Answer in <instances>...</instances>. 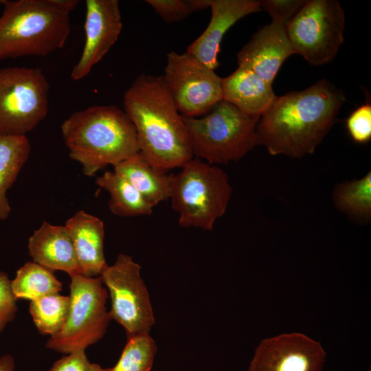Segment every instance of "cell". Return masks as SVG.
I'll return each instance as SVG.
<instances>
[{"label":"cell","instance_id":"cell-1","mask_svg":"<svg viewBox=\"0 0 371 371\" xmlns=\"http://www.w3.org/2000/svg\"><path fill=\"white\" fill-rule=\"evenodd\" d=\"M346 100L343 91L326 79L276 96L257 124L256 146L271 155L301 158L313 153Z\"/></svg>","mask_w":371,"mask_h":371},{"label":"cell","instance_id":"cell-2","mask_svg":"<svg viewBox=\"0 0 371 371\" xmlns=\"http://www.w3.org/2000/svg\"><path fill=\"white\" fill-rule=\"evenodd\" d=\"M123 106L135 128L139 153L150 163L168 170L194 157L186 126L162 76H138L124 94Z\"/></svg>","mask_w":371,"mask_h":371},{"label":"cell","instance_id":"cell-3","mask_svg":"<svg viewBox=\"0 0 371 371\" xmlns=\"http://www.w3.org/2000/svg\"><path fill=\"white\" fill-rule=\"evenodd\" d=\"M61 133L69 157L89 177L139 152L132 122L114 105L91 106L74 112L62 123Z\"/></svg>","mask_w":371,"mask_h":371},{"label":"cell","instance_id":"cell-4","mask_svg":"<svg viewBox=\"0 0 371 371\" xmlns=\"http://www.w3.org/2000/svg\"><path fill=\"white\" fill-rule=\"evenodd\" d=\"M78 0L3 1L0 59L45 56L62 48L71 30Z\"/></svg>","mask_w":371,"mask_h":371},{"label":"cell","instance_id":"cell-5","mask_svg":"<svg viewBox=\"0 0 371 371\" xmlns=\"http://www.w3.org/2000/svg\"><path fill=\"white\" fill-rule=\"evenodd\" d=\"M182 117L193 156L211 165L237 161L256 146L259 118L247 116L224 100L202 116Z\"/></svg>","mask_w":371,"mask_h":371},{"label":"cell","instance_id":"cell-6","mask_svg":"<svg viewBox=\"0 0 371 371\" xmlns=\"http://www.w3.org/2000/svg\"><path fill=\"white\" fill-rule=\"evenodd\" d=\"M232 192L223 170L193 157L173 177L170 199L179 225L212 230L225 213Z\"/></svg>","mask_w":371,"mask_h":371},{"label":"cell","instance_id":"cell-7","mask_svg":"<svg viewBox=\"0 0 371 371\" xmlns=\"http://www.w3.org/2000/svg\"><path fill=\"white\" fill-rule=\"evenodd\" d=\"M70 305L67 320L46 347L69 354L85 350L105 335L111 317L106 304L108 292L100 276H71Z\"/></svg>","mask_w":371,"mask_h":371},{"label":"cell","instance_id":"cell-8","mask_svg":"<svg viewBox=\"0 0 371 371\" xmlns=\"http://www.w3.org/2000/svg\"><path fill=\"white\" fill-rule=\"evenodd\" d=\"M49 82L38 68L0 69V135L25 136L47 115Z\"/></svg>","mask_w":371,"mask_h":371},{"label":"cell","instance_id":"cell-9","mask_svg":"<svg viewBox=\"0 0 371 371\" xmlns=\"http://www.w3.org/2000/svg\"><path fill=\"white\" fill-rule=\"evenodd\" d=\"M345 14L337 0H308L286 25L295 54L315 66L330 63L344 41Z\"/></svg>","mask_w":371,"mask_h":371},{"label":"cell","instance_id":"cell-10","mask_svg":"<svg viewBox=\"0 0 371 371\" xmlns=\"http://www.w3.org/2000/svg\"><path fill=\"white\" fill-rule=\"evenodd\" d=\"M100 277L109 292L111 319L124 327L127 337L149 334L155 319L140 265L131 256L120 254Z\"/></svg>","mask_w":371,"mask_h":371},{"label":"cell","instance_id":"cell-11","mask_svg":"<svg viewBox=\"0 0 371 371\" xmlns=\"http://www.w3.org/2000/svg\"><path fill=\"white\" fill-rule=\"evenodd\" d=\"M162 78L181 115L202 116L223 100L222 78L186 52L167 54Z\"/></svg>","mask_w":371,"mask_h":371},{"label":"cell","instance_id":"cell-12","mask_svg":"<svg viewBox=\"0 0 371 371\" xmlns=\"http://www.w3.org/2000/svg\"><path fill=\"white\" fill-rule=\"evenodd\" d=\"M326 353L319 341L300 333L262 340L247 371H324Z\"/></svg>","mask_w":371,"mask_h":371},{"label":"cell","instance_id":"cell-13","mask_svg":"<svg viewBox=\"0 0 371 371\" xmlns=\"http://www.w3.org/2000/svg\"><path fill=\"white\" fill-rule=\"evenodd\" d=\"M85 41L71 73L74 80L87 76L117 41L122 28L117 0H87Z\"/></svg>","mask_w":371,"mask_h":371},{"label":"cell","instance_id":"cell-14","mask_svg":"<svg viewBox=\"0 0 371 371\" xmlns=\"http://www.w3.org/2000/svg\"><path fill=\"white\" fill-rule=\"evenodd\" d=\"M295 54L286 25L271 21L258 30L237 54L239 67L253 71L272 85L282 63Z\"/></svg>","mask_w":371,"mask_h":371},{"label":"cell","instance_id":"cell-15","mask_svg":"<svg viewBox=\"0 0 371 371\" xmlns=\"http://www.w3.org/2000/svg\"><path fill=\"white\" fill-rule=\"evenodd\" d=\"M211 19L204 32L187 47L192 55L210 69L219 66L218 54L226 32L243 17L262 10L256 0H209Z\"/></svg>","mask_w":371,"mask_h":371},{"label":"cell","instance_id":"cell-16","mask_svg":"<svg viewBox=\"0 0 371 371\" xmlns=\"http://www.w3.org/2000/svg\"><path fill=\"white\" fill-rule=\"evenodd\" d=\"M33 262L52 271L60 270L69 276L81 270L71 236L65 225H54L43 221L28 241Z\"/></svg>","mask_w":371,"mask_h":371},{"label":"cell","instance_id":"cell-17","mask_svg":"<svg viewBox=\"0 0 371 371\" xmlns=\"http://www.w3.org/2000/svg\"><path fill=\"white\" fill-rule=\"evenodd\" d=\"M82 275L98 277L107 265L104 254V225L98 217L80 210L65 222Z\"/></svg>","mask_w":371,"mask_h":371},{"label":"cell","instance_id":"cell-18","mask_svg":"<svg viewBox=\"0 0 371 371\" xmlns=\"http://www.w3.org/2000/svg\"><path fill=\"white\" fill-rule=\"evenodd\" d=\"M221 85L223 100L251 117L260 118L276 97L272 85L239 66L222 78Z\"/></svg>","mask_w":371,"mask_h":371},{"label":"cell","instance_id":"cell-19","mask_svg":"<svg viewBox=\"0 0 371 371\" xmlns=\"http://www.w3.org/2000/svg\"><path fill=\"white\" fill-rule=\"evenodd\" d=\"M154 206L170 199L174 175L150 163L139 153L113 166Z\"/></svg>","mask_w":371,"mask_h":371},{"label":"cell","instance_id":"cell-20","mask_svg":"<svg viewBox=\"0 0 371 371\" xmlns=\"http://www.w3.org/2000/svg\"><path fill=\"white\" fill-rule=\"evenodd\" d=\"M95 183L110 195L109 208L120 216L150 215L155 207L124 177L115 171H106L97 177Z\"/></svg>","mask_w":371,"mask_h":371},{"label":"cell","instance_id":"cell-21","mask_svg":"<svg viewBox=\"0 0 371 371\" xmlns=\"http://www.w3.org/2000/svg\"><path fill=\"white\" fill-rule=\"evenodd\" d=\"M30 150L26 136L0 135V221L6 219L10 214L6 192L16 181Z\"/></svg>","mask_w":371,"mask_h":371},{"label":"cell","instance_id":"cell-22","mask_svg":"<svg viewBox=\"0 0 371 371\" xmlns=\"http://www.w3.org/2000/svg\"><path fill=\"white\" fill-rule=\"evenodd\" d=\"M62 286L53 271L34 262H27L21 267L11 280L12 291L16 300L22 298L33 301L59 293Z\"/></svg>","mask_w":371,"mask_h":371},{"label":"cell","instance_id":"cell-23","mask_svg":"<svg viewBox=\"0 0 371 371\" xmlns=\"http://www.w3.org/2000/svg\"><path fill=\"white\" fill-rule=\"evenodd\" d=\"M335 207L348 216L368 220L371 215V173L363 178L338 184L333 194Z\"/></svg>","mask_w":371,"mask_h":371},{"label":"cell","instance_id":"cell-24","mask_svg":"<svg viewBox=\"0 0 371 371\" xmlns=\"http://www.w3.org/2000/svg\"><path fill=\"white\" fill-rule=\"evenodd\" d=\"M69 305V295L56 293L31 301L29 310L39 332L52 336L64 326Z\"/></svg>","mask_w":371,"mask_h":371},{"label":"cell","instance_id":"cell-25","mask_svg":"<svg viewBox=\"0 0 371 371\" xmlns=\"http://www.w3.org/2000/svg\"><path fill=\"white\" fill-rule=\"evenodd\" d=\"M157 346L149 334L127 337L122 355L110 371H150Z\"/></svg>","mask_w":371,"mask_h":371},{"label":"cell","instance_id":"cell-26","mask_svg":"<svg viewBox=\"0 0 371 371\" xmlns=\"http://www.w3.org/2000/svg\"><path fill=\"white\" fill-rule=\"evenodd\" d=\"M146 1L167 23L183 21L193 12L210 7L209 0H147Z\"/></svg>","mask_w":371,"mask_h":371},{"label":"cell","instance_id":"cell-27","mask_svg":"<svg viewBox=\"0 0 371 371\" xmlns=\"http://www.w3.org/2000/svg\"><path fill=\"white\" fill-rule=\"evenodd\" d=\"M347 129L357 143L364 144L371 139V105L366 103L354 111L346 120Z\"/></svg>","mask_w":371,"mask_h":371},{"label":"cell","instance_id":"cell-28","mask_svg":"<svg viewBox=\"0 0 371 371\" xmlns=\"http://www.w3.org/2000/svg\"><path fill=\"white\" fill-rule=\"evenodd\" d=\"M304 0H262L260 7L269 12L272 21L286 25L289 21L302 8Z\"/></svg>","mask_w":371,"mask_h":371},{"label":"cell","instance_id":"cell-29","mask_svg":"<svg viewBox=\"0 0 371 371\" xmlns=\"http://www.w3.org/2000/svg\"><path fill=\"white\" fill-rule=\"evenodd\" d=\"M16 301L11 280L6 273L0 271V333L14 319L17 311Z\"/></svg>","mask_w":371,"mask_h":371},{"label":"cell","instance_id":"cell-30","mask_svg":"<svg viewBox=\"0 0 371 371\" xmlns=\"http://www.w3.org/2000/svg\"><path fill=\"white\" fill-rule=\"evenodd\" d=\"M56 361L48 371H87L91 363L85 350H77Z\"/></svg>","mask_w":371,"mask_h":371},{"label":"cell","instance_id":"cell-31","mask_svg":"<svg viewBox=\"0 0 371 371\" xmlns=\"http://www.w3.org/2000/svg\"><path fill=\"white\" fill-rule=\"evenodd\" d=\"M15 362L14 357L9 354L0 357V371H14Z\"/></svg>","mask_w":371,"mask_h":371},{"label":"cell","instance_id":"cell-32","mask_svg":"<svg viewBox=\"0 0 371 371\" xmlns=\"http://www.w3.org/2000/svg\"><path fill=\"white\" fill-rule=\"evenodd\" d=\"M111 368H103L96 363H91L87 371H110Z\"/></svg>","mask_w":371,"mask_h":371},{"label":"cell","instance_id":"cell-33","mask_svg":"<svg viewBox=\"0 0 371 371\" xmlns=\"http://www.w3.org/2000/svg\"><path fill=\"white\" fill-rule=\"evenodd\" d=\"M3 1H0V3H3Z\"/></svg>","mask_w":371,"mask_h":371}]
</instances>
